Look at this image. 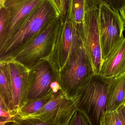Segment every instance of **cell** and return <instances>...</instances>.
I'll list each match as a JSON object with an SVG mask.
<instances>
[{"instance_id":"obj_12","label":"cell","mask_w":125,"mask_h":125,"mask_svg":"<svg viewBox=\"0 0 125 125\" xmlns=\"http://www.w3.org/2000/svg\"><path fill=\"white\" fill-rule=\"evenodd\" d=\"M125 73V37L102 62L99 75L113 79Z\"/></svg>"},{"instance_id":"obj_22","label":"cell","mask_w":125,"mask_h":125,"mask_svg":"<svg viewBox=\"0 0 125 125\" xmlns=\"http://www.w3.org/2000/svg\"><path fill=\"white\" fill-rule=\"evenodd\" d=\"M52 2L59 16L61 17L62 11V0H49Z\"/></svg>"},{"instance_id":"obj_19","label":"cell","mask_w":125,"mask_h":125,"mask_svg":"<svg viewBox=\"0 0 125 125\" xmlns=\"http://www.w3.org/2000/svg\"><path fill=\"white\" fill-rule=\"evenodd\" d=\"M69 125H90L86 116L78 109L74 113Z\"/></svg>"},{"instance_id":"obj_18","label":"cell","mask_w":125,"mask_h":125,"mask_svg":"<svg viewBox=\"0 0 125 125\" xmlns=\"http://www.w3.org/2000/svg\"><path fill=\"white\" fill-rule=\"evenodd\" d=\"M0 125L6 124V123L13 122L14 118L15 117L6 108L5 105L1 100H0Z\"/></svg>"},{"instance_id":"obj_20","label":"cell","mask_w":125,"mask_h":125,"mask_svg":"<svg viewBox=\"0 0 125 125\" xmlns=\"http://www.w3.org/2000/svg\"><path fill=\"white\" fill-rule=\"evenodd\" d=\"M8 19V13L3 7L0 6V36L4 32Z\"/></svg>"},{"instance_id":"obj_6","label":"cell","mask_w":125,"mask_h":125,"mask_svg":"<svg viewBox=\"0 0 125 125\" xmlns=\"http://www.w3.org/2000/svg\"><path fill=\"white\" fill-rule=\"evenodd\" d=\"M83 46L82 41L76 25L66 15L62 22L53 50L48 57L58 74Z\"/></svg>"},{"instance_id":"obj_9","label":"cell","mask_w":125,"mask_h":125,"mask_svg":"<svg viewBox=\"0 0 125 125\" xmlns=\"http://www.w3.org/2000/svg\"><path fill=\"white\" fill-rule=\"evenodd\" d=\"M55 80L58 81V73L48 57L40 60L29 69V87L25 103L48 95L52 91L51 83Z\"/></svg>"},{"instance_id":"obj_24","label":"cell","mask_w":125,"mask_h":125,"mask_svg":"<svg viewBox=\"0 0 125 125\" xmlns=\"http://www.w3.org/2000/svg\"><path fill=\"white\" fill-rule=\"evenodd\" d=\"M117 110L123 122V125H125V104L121 105Z\"/></svg>"},{"instance_id":"obj_21","label":"cell","mask_w":125,"mask_h":125,"mask_svg":"<svg viewBox=\"0 0 125 125\" xmlns=\"http://www.w3.org/2000/svg\"><path fill=\"white\" fill-rule=\"evenodd\" d=\"M115 10L119 11L125 3V0H103Z\"/></svg>"},{"instance_id":"obj_15","label":"cell","mask_w":125,"mask_h":125,"mask_svg":"<svg viewBox=\"0 0 125 125\" xmlns=\"http://www.w3.org/2000/svg\"><path fill=\"white\" fill-rule=\"evenodd\" d=\"M85 0H70L67 14L75 24L82 38L83 34Z\"/></svg>"},{"instance_id":"obj_11","label":"cell","mask_w":125,"mask_h":125,"mask_svg":"<svg viewBox=\"0 0 125 125\" xmlns=\"http://www.w3.org/2000/svg\"><path fill=\"white\" fill-rule=\"evenodd\" d=\"M13 97L14 112L16 115L27 101L29 87V69L21 63L10 60L6 61Z\"/></svg>"},{"instance_id":"obj_25","label":"cell","mask_w":125,"mask_h":125,"mask_svg":"<svg viewBox=\"0 0 125 125\" xmlns=\"http://www.w3.org/2000/svg\"><path fill=\"white\" fill-rule=\"evenodd\" d=\"M50 87H51V89L54 93H56L58 91L61 89L60 85L58 81L57 80H55L52 82L51 83Z\"/></svg>"},{"instance_id":"obj_2","label":"cell","mask_w":125,"mask_h":125,"mask_svg":"<svg viewBox=\"0 0 125 125\" xmlns=\"http://www.w3.org/2000/svg\"><path fill=\"white\" fill-rule=\"evenodd\" d=\"M111 79L93 74L83 81L71 98L90 125H99L106 111L108 85Z\"/></svg>"},{"instance_id":"obj_23","label":"cell","mask_w":125,"mask_h":125,"mask_svg":"<svg viewBox=\"0 0 125 125\" xmlns=\"http://www.w3.org/2000/svg\"><path fill=\"white\" fill-rule=\"evenodd\" d=\"M70 0H62V11L61 17V19L62 21L65 20L67 11L68 9L69 5Z\"/></svg>"},{"instance_id":"obj_13","label":"cell","mask_w":125,"mask_h":125,"mask_svg":"<svg viewBox=\"0 0 125 125\" xmlns=\"http://www.w3.org/2000/svg\"><path fill=\"white\" fill-rule=\"evenodd\" d=\"M125 73L112 79L108 85L106 111H114L124 104Z\"/></svg>"},{"instance_id":"obj_10","label":"cell","mask_w":125,"mask_h":125,"mask_svg":"<svg viewBox=\"0 0 125 125\" xmlns=\"http://www.w3.org/2000/svg\"><path fill=\"white\" fill-rule=\"evenodd\" d=\"M45 0H0V6L8 13V19L3 34L0 36V46L16 32L34 10Z\"/></svg>"},{"instance_id":"obj_27","label":"cell","mask_w":125,"mask_h":125,"mask_svg":"<svg viewBox=\"0 0 125 125\" xmlns=\"http://www.w3.org/2000/svg\"><path fill=\"white\" fill-rule=\"evenodd\" d=\"M102 0V1H103V0Z\"/></svg>"},{"instance_id":"obj_16","label":"cell","mask_w":125,"mask_h":125,"mask_svg":"<svg viewBox=\"0 0 125 125\" xmlns=\"http://www.w3.org/2000/svg\"><path fill=\"white\" fill-rule=\"evenodd\" d=\"M54 94L52 91L42 98L27 102L20 109L17 115L21 117H25L34 114L46 104Z\"/></svg>"},{"instance_id":"obj_5","label":"cell","mask_w":125,"mask_h":125,"mask_svg":"<svg viewBox=\"0 0 125 125\" xmlns=\"http://www.w3.org/2000/svg\"><path fill=\"white\" fill-rule=\"evenodd\" d=\"M98 22L103 62L124 38L125 24L119 11L114 10L104 1L99 4Z\"/></svg>"},{"instance_id":"obj_3","label":"cell","mask_w":125,"mask_h":125,"mask_svg":"<svg viewBox=\"0 0 125 125\" xmlns=\"http://www.w3.org/2000/svg\"><path fill=\"white\" fill-rule=\"evenodd\" d=\"M62 22L60 16L52 20L32 41L4 61H15L30 69L41 59L49 57L53 50Z\"/></svg>"},{"instance_id":"obj_14","label":"cell","mask_w":125,"mask_h":125,"mask_svg":"<svg viewBox=\"0 0 125 125\" xmlns=\"http://www.w3.org/2000/svg\"><path fill=\"white\" fill-rule=\"evenodd\" d=\"M0 100L16 116L14 112L13 97L8 72L5 62L0 61Z\"/></svg>"},{"instance_id":"obj_17","label":"cell","mask_w":125,"mask_h":125,"mask_svg":"<svg viewBox=\"0 0 125 125\" xmlns=\"http://www.w3.org/2000/svg\"><path fill=\"white\" fill-rule=\"evenodd\" d=\"M99 125H123L117 110L106 111L100 119Z\"/></svg>"},{"instance_id":"obj_4","label":"cell","mask_w":125,"mask_h":125,"mask_svg":"<svg viewBox=\"0 0 125 125\" xmlns=\"http://www.w3.org/2000/svg\"><path fill=\"white\" fill-rule=\"evenodd\" d=\"M101 0H85L83 34L82 38L86 56L94 73L99 74L102 64L99 28Z\"/></svg>"},{"instance_id":"obj_28","label":"cell","mask_w":125,"mask_h":125,"mask_svg":"<svg viewBox=\"0 0 125 125\" xmlns=\"http://www.w3.org/2000/svg\"><path fill=\"white\" fill-rule=\"evenodd\" d=\"M124 104H125V102H124Z\"/></svg>"},{"instance_id":"obj_1","label":"cell","mask_w":125,"mask_h":125,"mask_svg":"<svg viewBox=\"0 0 125 125\" xmlns=\"http://www.w3.org/2000/svg\"><path fill=\"white\" fill-rule=\"evenodd\" d=\"M60 16L49 0L32 12L20 28L0 46V61H4L38 36L55 19Z\"/></svg>"},{"instance_id":"obj_26","label":"cell","mask_w":125,"mask_h":125,"mask_svg":"<svg viewBox=\"0 0 125 125\" xmlns=\"http://www.w3.org/2000/svg\"><path fill=\"white\" fill-rule=\"evenodd\" d=\"M121 18L123 19L125 25V3L123 6L119 10Z\"/></svg>"},{"instance_id":"obj_7","label":"cell","mask_w":125,"mask_h":125,"mask_svg":"<svg viewBox=\"0 0 125 125\" xmlns=\"http://www.w3.org/2000/svg\"><path fill=\"white\" fill-rule=\"evenodd\" d=\"M77 109L72 99L68 98L61 89L41 109L21 118H34L46 125H69Z\"/></svg>"},{"instance_id":"obj_8","label":"cell","mask_w":125,"mask_h":125,"mask_svg":"<svg viewBox=\"0 0 125 125\" xmlns=\"http://www.w3.org/2000/svg\"><path fill=\"white\" fill-rule=\"evenodd\" d=\"M93 73L83 45L58 73V82L61 90L68 98H71L83 81Z\"/></svg>"}]
</instances>
